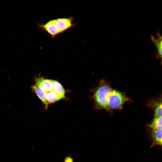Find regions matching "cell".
I'll use <instances>...</instances> for the list:
<instances>
[{
  "mask_svg": "<svg viewBox=\"0 0 162 162\" xmlns=\"http://www.w3.org/2000/svg\"><path fill=\"white\" fill-rule=\"evenodd\" d=\"M112 89L111 83L105 79H101L97 86L92 89V98L95 110H104L107 112V99Z\"/></svg>",
  "mask_w": 162,
  "mask_h": 162,
  "instance_id": "obj_1",
  "label": "cell"
},
{
  "mask_svg": "<svg viewBox=\"0 0 162 162\" xmlns=\"http://www.w3.org/2000/svg\"><path fill=\"white\" fill-rule=\"evenodd\" d=\"M132 102L124 92L112 89L107 99V112H112L114 110H121L125 103H131Z\"/></svg>",
  "mask_w": 162,
  "mask_h": 162,
  "instance_id": "obj_2",
  "label": "cell"
},
{
  "mask_svg": "<svg viewBox=\"0 0 162 162\" xmlns=\"http://www.w3.org/2000/svg\"><path fill=\"white\" fill-rule=\"evenodd\" d=\"M38 28L46 32L53 39L60 34L55 19L50 20L44 23H38Z\"/></svg>",
  "mask_w": 162,
  "mask_h": 162,
  "instance_id": "obj_3",
  "label": "cell"
},
{
  "mask_svg": "<svg viewBox=\"0 0 162 162\" xmlns=\"http://www.w3.org/2000/svg\"><path fill=\"white\" fill-rule=\"evenodd\" d=\"M55 20L60 34H63L65 31L76 26V24L73 22L74 17L73 16L58 18Z\"/></svg>",
  "mask_w": 162,
  "mask_h": 162,
  "instance_id": "obj_4",
  "label": "cell"
},
{
  "mask_svg": "<svg viewBox=\"0 0 162 162\" xmlns=\"http://www.w3.org/2000/svg\"><path fill=\"white\" fill-rule=\"evenodd\" d=\"M147 106L154 111V117H162L161 96L154 97L148 101Z\"/></svg>",
  "mask_w": 162,
  "mask_h": 162,
  "instance_id": "obj_5",
  "label": "cell"
},
{
  "mask_svg": "<svg viewBox=\"0 0 162 162\" xmlns=\"http://www.w3.org/2000/svg\"><path fill=\"white\" fill-rule=\"evenodd\" d=\"M52 80V79H46L43 77L39 76L36 79L35 84L46 93L54 90Z\"/></svg>",
  "mask_w": 162,
  "mask_h": 162,
  "instance_id": "obj_6",
  "label": "cell"
},
{
  "mask_svg": "<svg viewBox=\"0 0 162 162\" xmlns=\"http://www.w3.org/2000/svg\"><path fill=\"white\" fill-rule=\"evenodd\" d=\"M157 36L158 38H155L153 36L151 35L150 38L151 40L155 45L157 50V52L156 53V58L161 61L162 59V36L160 34L159 32L158 31L157 32Z\"/></svg>",
  "mask_w": 162,
  "mask_h": 162,
  "instance_id": "obj_7",
  "label": "cell"
},
{
  "mask_svg": "<svg viewBox=\"0 0 162 162\" xmlns=\"http://www.w3.org/2000/svg\"><path fill=\"white\" fill-rule=\"evenodd\" d=\"M162 129L153 130L151 133L152 143L151 146L152 147L154 146H162Z\"/></svg>",
  "mask_w": 162,
  "mask_h": 162,
  "instance_id": "obj_8",
  "label": "cell"
},
{
  "mask_svg": "<svg viewBox=\"0 0 162 162\" xmlns=\"http://www.w3.org/2000/svg\"><path fill=\"white\" fill-rule=\"evenodd\" d=\"M32 88L44 104L45 108L47 109L48 105L47 102L45 92L36 84L32 86Z\"/></svg>",
  "mask_w": 162,
  "mask_h": 162,
  "instance_id": "obj_9",
  "label": "cell"
},
{
  "mask_svg": "<svg viewBox=\"0 0 162 162\" xmlns=\"http://www.w3.org/2000/svg\"><path fill=\"white\" fill-rule=\"evenodd\" d=\"M53 89L60 100L66 98L65 91L62 84L58 81L52 80Z\"/></svg>",
  "mask_w": 162,
  "mask_h": 162,
  "instance_id": "obj_10",
  "label": "cell"
},
{
  "mask_svg": "<svg viewBox=\"0 0 162 162\" xmlns=\"http://www.w3.org/2000/svg\"><path fill=\"white\" fill-rule=\"evenodd\" d=\"M152 130L162 129V117H154L152 122L147 125Z\"/></svg>",
  "mask_w": 162,
  "mask_h": 162,
  "instance_id": "obj_11",
  "label": "cell"
},
{
  "mask_svg": "<svg viewBox=\"0 0 162 162\" xmlns=\"http://www.w3.org/2000/svg\"><path fill=\"white\" fill-rule=\"evenodd\" d=\"M46 100L48 105L54 103L59 100H61L54 90L46 93Z\"/></svg>",
  "mask_w": 162,
  "mask_h": 162,
  "instance_id": "obj_12",
  "label": "cell"
}]
</instances>
